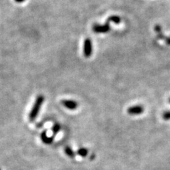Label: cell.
Here are the masks:
<instances>
[{"label":"cell","mask_w":170,"mask_h":170,"mask_svg":"<svg viewBox=\"0 0 170 170\" xmlns=\"http://www.w3.org/2000/svg\"><path fill=\"white\" fill-rule=\"evenodd\" d=\"M43 102H44V97L43 95H40V96L37 97L35 104L33 106V109L31 111V113L29 114V119L31 121H33L35 119V118L37 117L40 108L42 106Z\"/></svg>","instance_id":"cell-1"},{"label":"cell","mask_w":170,"mask_h":170,"mask_svg":"<svg viewBox=\"0 0 170 170\" xmlns=\"http://www.w3.org/2000/svg\"><path fill=\"white\" fill-rule=\"evenodd\" d=\"M93 51V46H92V41L89 38H87L84 41L83 45V53L86 58H89L92 55Z\"/></svg>","instance_id":"cell-2"},{"label":"cell","mask_w":170,"mask_h":170,"mask_svg":"<svg viewBox=\"0 0 170 170\" xmlns=\"http://www.w3.org/2000/svg\"><path fill=\"white\" fill-rule=\"evenodd\" d=\"M92 30L94 33H104L109 32L111 30V26L109 22H106L104 25L94 24L92 26Z\"/></svg>","instance_id":"cell-3"},{"label":"cell","mask_w":170,"mask_h":170,"mask_svg":"<svg viewBox=\"0 0 170 170\" xmlns=\"http://www.w3.org/2000/svg\"><path fill=\"white\" fill-rule=\"evenodd\" d=\"M144 111V109L142 106H133L128 108V113L130 115H140Z\"/></svg>","instance_id":"cell-4"},{"label":"cell","mask_w":170,"mask_h":170,"mask_svg":"<svg viewBox=\"0 0 170 170\" xmlns=\"http://www.w3.org/2000/svg\"><path fill=\"white\" fill-rule=\"evenodd\" d=\"M62 104H63L64 106H65L67 109L70 110H74L77 108V103L75 101H73V100H63L62 102Z\"/></svg>","instance_id":"cell-5"},{"label":"cell","mask_w":170,"mask_h":170,"mask_svg":"<svg viewBox=\"0 0 170 170\" xmlns=\"http://www.w3.org/2000/svg\"><path fill=\"white\" fill-rule=\"evenodd\" d=\"M54 137H48L47 135V133H46L45 131H44L42 134H41V139H42L43 142L45 144H51L53 141Z\"/></svg>","instance_id":"cell-6"},{"label":"cell","mask_w":170,"mask_h":170,"mask_svg":"<svg viewBox=\"0 0 170 170\" xmlns=\"http://www.w3.org/2000/svg\"><path fill=\"white\" fill-rule=\"evenodd\" d=\"M120 21H121V19H120V18L118 17V16H111L109 17V18H108L107 19V22H113L114 23V24H118L120 23Z\"/></svg>","instance_id":"cell-7"},{"label":"cell","mask_w":170,"mask_h":170,"mask_svg":"<svg viewBox=\"0 0 170 170\" xmlns=\"http://www.w3.org/2000/svg\"><path fill=\"white\" fill-rule=\"evenodd\" d=\"M65 152L67 155H68L69 157H70V158H73L74 155V153L73 150H72V149L69 148V147H66L65 149Z\"/></svg>","instance_id":"cell-8"},{"label":"cell","mask_w":170,"mask_h":170,"mask_svg":"<svg viewBox=\"0 0 170 170\" xmlns=\"http://www.w3.org/2000/svg\"><path fill=\"white\" fill-rule=\"evenodd\" d=\"M77 154L82 157H86L87 154H88V150L85 148H80L77 151Z\"/></svg>","instance_id":"cell-9"},{"label":"cell","mask_w":170,"mask_h":170,"mask_svg":"<svg viewBox=\"0 0 170 170\" xmlns=\"http://www.w3.org/2000/svg\"><path fill=\"white\" fill-rule=\"evenodd\" d=\"M60 125H59L58 123H55L53 127V132L54 135H55V134L58 133L59 131H60Z\"/></svg>","instance_id":"cell-10"},{"label":"cell","mask_w":170,"mask_h":170,"mask_svg":"<svg viewBox=\"0 0 170 170\" xmlns=\"http://www.w3.org/2000/svg\"><path fill=\"white\" fill-rule=\"evenodd\" d=\"M163 118L164 120H170V111H167L164 113Z\"/></svg>","instance_id":"cell-11"},{"label":"cell","mask_w":170,"mask_h":170,"mask_svg":"<svg viewBox=\"0 0 170 170\" xmlns=\"http://www.w3.org/2000/svg\"><path fill=\"white\" fill-rule=\"evenodd\" d=\"M154 30H155V31L157 33H159L162 32V27L159 25H157L155 26V27H154Z\"/></svg>","instance_id":"cell-12"},{"label":"cell","mask_w":170,"mask_h":170,"mask_svg":"<svg viewBox=\"0 0 170 170\" xmlns=\"http://www.w3.org/2000/svg\"><path fill=\"white\" fill-rule=\"evenodd\" d=\"M164 40H165V42L167 43L168 45H170V37H164Z\"/></svg>","instance_id":"cell-13"},{"label":"cell","mask_w":170,"mask_h":170,"mask_svg":"<svg viewBox=\"0 0 170 170\" xmlns=\"http://www.w3.org/2000/svg\"><path fill=\"white\" fill-rule=\"evenodd\" d=\"M17 2H22V1H24V0H16Z\"/></svg>","instance_id":"cell-14"},{"label":"cell","mask_w":170,"mask_h":170,"mask_svg":"<svg viewBox=\"0 0 170 170\" xmlns=\"http://www.w3.org/2000/svg\"><path fill=\"white\" fill-rule=\"evenodd\" d=\"M169 103H170V99H169Z\"/></svg>","instance_id":"cell-15"},{"label":"cell","mask_w":170,"mask_h":170,"mask_svg":"<svg viewBox=\"0 0 170 170\" xmlns=\"http://www.w3.org/2000/svg\"><path fill=\"white\" fill-rule=\"evenodd\" d=\"M0 170H1V169H0Z\"/></svg>","instance_id":"cell-16"}]
</instances>
